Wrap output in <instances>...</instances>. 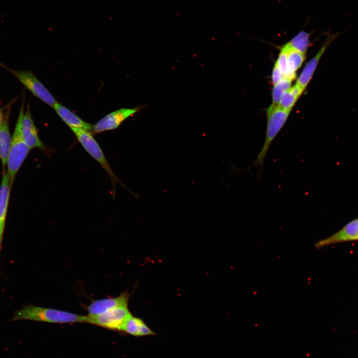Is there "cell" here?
Wrapping results in <instances>:
<instances>
[{"label": "cell", "instance_id": "9c48e42d", "mask_svg": "<svg viewBox=\"0 0 358 358\" xmlns=\"http://www.w3.org/2000/svg\"><path fill=\"white\" fill-rule=\"evenodd\" d=\"M355 241H358V218L351 221L334 234L318 241L314 246L316 249H320L338 243Z\"/></svg>", "mask_w": 358, "mask_h": 358}, {"label": "cell", "instance_id": "9a60e30c", "mask_svg": "<svg viewBox=\"0 0 358 358\" xmlns=\"http://www.w3.org/2000/svg\"><path fill=\"white\" fill-rule=\"evenodd\" d=\"M122 331L134 336L155 335L141 319L133 316L125 323Z\"/></svg>", "mask_w": 358, "mask_h": 358}, {"label": "cell", "instance_id": "ba28073f", "mask_svg": "<svg viewBox=\"0 0 358 358\" xmlns=\"http://www.w3.org/2000/svg\"><path fill=\"white\" fill-rule=\"evenodd\" d=\"M340 32L335 34H329L322 44L317 54L305 65L296 82L303 91L306 89L317 67L320 59L329 45L339 36Z\"/></svg>", "mask_w": 358, "mask_h": 358}, {"label": "cell", "instance_id": "30bf717a", "mask_svg": "<svg viewBox=\"0 0 358 358\" xmlns=\"http://www.w3.org/2000/svg\"><path fill=\"white\" fill-rule=\"evenodd\" d=\"M21 132L25 142L30 149L38 148L45 152H49L39 137L29 105L27 106L22 117Z\"/></svg>", "mask_w": 358, "mask_h": 358}, {"label": "cell", "instance_id": "7c38bea8", "mask_svg": "<svg viewBox=\"0 0 358 358\" xmlns=\"http://www.w3.org/2000/svg\"><path fill=\"white\" fill-rule=\"evenodd\" d=\"M130 295V293L125 290L115 298L95 300L87 306L89 314H99L115 307L128 306V301Z\"/></svg>", "mask_w": 358, "mask_h": 358}, {"label": "cell", "instance_id": "e0dca14e", "mask_svg": "<svg viewBox=\"0 0 358 358\" xmlns=\"http://www.w3.org/2000/svg\"><path fill=\"white\" fill-rule=\"evenodd\" d=\"M303 92V90L295 84L284 93L278 106L290 112Z\"/></svg>", "mask_w": 358, "mask_h": 358}, {"label": "cell", "instance_id": "52a82bcc", "mask_svg": "<svg viewBox=\"0 0 358 358\" xmlns=\"http://www.w3.org/2000/svg\"><path fill=\"white\" fill-rule=\"evenodd\" d=\"M139 110H140V107H136L122 108L111 112L93 125L92 132L94 134H98L106 131L116 129L124 120Z\"/></svg>", "mask_w": 358, "mask_h": 358}, {"label": "cell", "instance_id": "ffe728a7", "mask_svg": "<svg viewBox=\"0 0 358 358\" xmlns=\"http://www.w3.org/2000/svg\"><path fill=\"white\" fill-rule=\"evenodd\" d=\"M274 65L284 77L286 78L288 72L287 52L283 45L280 48V53Z\"/></svg>", "mask_w": 358, "mask_h": 358}, {"label": "cell", "instance_id": "8992f818", "mask_svg": "<svg viewBox=\"0 0 358 358\" xmlns=\"http://www.w3.org/2000/svg\"><path fill=\"white\" fill-rule=\"evenodd\" d=\"M1 66L12 74L34 96L52 107L57 102L53 95L31 72L10 69L4 65Z\"/></svg>", "mask_w": 358, "mask_h": 358}, {"label": "cell", "instance_id": "4fadbf2b", "mask_svg": "<svg viewBox=\"0 0 358 358\" xmlns=\"http://www.w3.org/2000/svg\"><path fill=\"white\" fill-rule=\"evenodd\" d=\"M11 186L6 172L2 173L0 185V250L4 230Z\"/></svg>", "mask_w": 358, "mask_h": 358}, {"label": "cell", "instance_id": "2e32d148", "mask_svg": "<svg viewBox=\"0 0 358 358\" xmlns=\"http://www.w3.org/2000/svg\"><path fill=\"white\" fill-rule=\"evenodd\" d=\"M283 46L287 52L288 72L286 78L293 80L296 76V72L301 67L305 59V54L290 48L286 44Z\"/></svg>", "mask_w": 358, "mask_h": 358}, {"label": "cell", "instance_id": "7a4b0ae2", "mask_svg": "<svg viewBox=\"0 0 358 358\" xmlns=\"http://www.w3.org/2000/svg\"><path fill=\"white\" fill-rule=\"evenodd\" d=\"M23 101V99L11 137V146L6 165V173L11 186L17 172L31 150L25 142L21 132V122L24 112Z\"/></svg>", "mask_w": 358, "mask_h": 358}, {"label": "cell", "instance_id": "44dd1931", "mask_svg": "<svg viewBox=\"0 0 358 358\" xmlns=\"http://www.w3.org/2000/svg\"><path fill=\"white\" fill-rule=\"evenodd\" d=\"M284 78V77L283 75L280 72L276 66L274 65L271 74V80L273 85L277 84Z\"/></svg>", "mask_w": 358, "mask_h": 358}, {"label": "cell", "instance_id": "7402d4cb", "mask_svg": "<svg viewBox=\"0 0 358 358\" xmlns=\"http://www.w3.org/2000/svg\"><path fill=\"white\" fill-rule=\"evenodd\" d=\"M5 108H0V126L3 121L4 115V111H5Z\"/></svg>", "mask_w": 358, "mask_h": 358}, {"label": "cell", "instance_id": "277c9868", "mask_svg": "<svg viewBox=\"0 0 358 358\" xmlns=\"http://www.w3.org/2000/svg\"><path fill=\"white\" fill-rule=\"evenodd\" d=\"M79 142L86 151L95 160L106 172L110 178L114 191L117 182H120L114 174L103 152L91 132L79 128H71Z\"/></svg>", "mask_w": 358, "mask_h": 358}, {"label": "cell", "instance_id": "5b68a950", "mask_svg": "<svg viewBox=\"0 0 358 358\" xmlns=\"http://www.w3.org/2000/svg\"><path fill=\"white\" fill-rule=\"evenodd\" d=\"M128 306H120L102 313L86 316V322L112 330L122 331L126 321L132 316Z\"/></svg>", "mask_w": 358, "mask_h": 358}, {"label": "cell", "instance_id": "8fae6325", "mask_svg": "<svg viewBox=\"0 0 358 358\" xmlns=\"http://www.w3.org/2000/svg\"><path fill=\"white\" fill-rule=\"evenodd\" d=\"M13 102V99L5 106L3 120L0 126V160L2 167V173L5 172V167L11 143L9 119Z\"/></svg>", "mask_w": 358, "mask_h": 358}, {"label": "cell", "instance_id": "3957f363", "mask_svg": "<svg viewBox=\"0 0 358 358\" xmlns=\"http://www.w3.org/2000/svg\"><path fill=\"white\" fill-rule=\"evenodd\" d=\"M290 111L278 106H270L267 109V125L265 142L255 162L256 166L262 167L269 146L286 121Z\"/></svg>", "mask_w": 358, "mask_h": 358}, {"label": "cell", "instance_id": "6da1fadb", "mask_svg": "<svg viewBox=\"0 0 358 358\" xmlns=\"http://www.w3.org/2000/svg\"><path fill=\"white\" fill-rule=\"evenodd\" d=\"M22 320L55 323L86 322V316L30 304L15 311L10 321Z\"/></svg>", "mask_w": 358, "mask_h": 358}, {"label": "cell", "instance_id": "d6986e66", "mask_svg": "<svg viewBox=\"0 0 358 358\" xmlns=\"http://www.w3.org/2000/svg\"><path fill=\"white\" fill-rule=\"evenodd\" d=\"M292 81L290 79L284 78L273 85L271 93V105L274 106L278 105L284 93L291 87Z\"/></svg>", "mask_w": 358, "mask_h": 358}, {"label": "cell", "instance_id": "5bb4252c", "mask_svg": "<svg viewBox=\"0 0 358 358\" xmlns=\"http://www.w3.org/2000/svg\"><path fill=\"white\" fill-rule=\"evenodd\" d=\"M53 108L58 116L71 129H82L92 132L93 125L83 120L65 106L57 102Z\"/></svg>", "mask_w": 358, "mask_h": 358}, {"label": "cell", "instance_id": "ac0fdd59", "mask_svg": "<svg viewBox=\"0 0 358 358\" xmlns=\"http://www.w3.org/2000/svg\"><path fill=\"white\" fill-rule=\"evenodd\" d=\"M310 35L311 33L301 30L286 44L290 48L306 54L311 44Z\"/></svg>", "mask_w": 358, "mask_h": 358}]
</instances>
